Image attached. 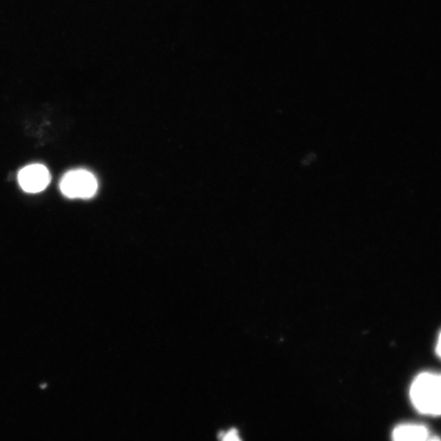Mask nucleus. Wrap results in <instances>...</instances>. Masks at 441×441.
<instances>
[{"instance_id":"1","label":"nucleus","mask_w":441,"mask_h":441,"mask_svg":"<svg viewBox=\"0 0 441 441\" xmlns=\"http://www.w3.org/2000/svg\"><path fill=\"white\" fill-rule=\"evenodd\" d=\"M410 396L418 413L427 416H441V374H418L410 386Z\"/></svg>"},{"instance_id":"2","label":"nucleus","mask_w":441,"mask_h":441,"mask_svg":"<svg viewBox=\"0 0 441 441\" xmlns=\"http://www.w3.org/2000/svg\"><path fill=\"white\" fill-rule=\"evenodd\" d=\"M96 177L85 170H75L65 174L60 183V190L70 199H90L97 193Z\"/></svg>"},{"instance_id":"3","label":"nucleus","mask_w":441,"mask_h":441,"mask_svg":"<svg viewBox=\"0 0 441 441\" xmlns=\"http://www.w3.org/2000/svg\"><path fill=\"white\" fill-rule=\"evenodd\" d=\"M18 179L24 192L36 194L47 188L51 182V174L45 165L35 163L21 170Z\"/></svg>"},{"instance_id":"4","label":"nucleus","mask_w":441,"mask_h":441,"mask_svg":"<svg viewBox=\"0 0 441 441\" xmlns=\"http://www.w3.org/2000/svg\"><path fill=\"white\" fill-rule=\"evenodd\" d=\"M429 437V430L424 425L405 423L394 429L392 441H427Z\"/></svg>"},{"instance_id":"5","label":"nucleus","mask_w":441,"mask_h":441,"mask_svg":"<svg viewBox=\"0 0 441 441\" xmlns=\"http://www.w3.org/2000/svg\"><path fill=\"white\" fill-rule=\"evenodd\" d=\"M219 438L221 441H242L236 429H231L225 433H221Z\"/></svg>"},{"instance_id":"6","label":"nucleus","mask_w":441,"mask_h":441,"mask_svg":"<svg viewBox=\"0 0 441 441\" xmlns=\"http://www.w3.org/2000/svg\"><path fill=\"white\" fill-rule=\"evenodd\" d=\"M435 353H437L438 357L441 359V332L438 337L437 346H435Z\"/></svg>"},{"instance_id":"7","label":"nucleus","mask_w":441,"mask_h":441,"mask_svg":"<svg viewBox=\"0 0 441 441\" xmlns=\"http://www.w3.org/2000/svg\"><path fill=\"white\" fill-rule=\"evenodd\" d=\"M427 441H441V438L438 435H430Z\"/></svg>"}]
</instances>
